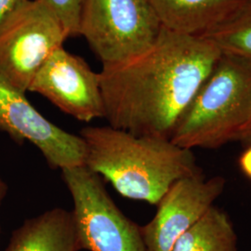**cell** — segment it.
<instances>
[{
    "instance_id": "cell-5",
    "label": "cell",
    "mask_w": 251,
    "mask_h": 251,
    "mask_svg": "<svg viewBox=\"0 0 251 251\" xmlns=\"http://www.w3.org/2000/svg\"><path fill=\"white\" fill-rule=\"evenodd\" d=\"M74 202L81 249L89 251H147L142 228L108 194L102 179L86 166L62 170Z\"/></svg>"
},
{
    "instance_id": "cell-13",
    "label": "cell",
    "mask_w": 251,
    "mask_h": 251,
    "mask_svg": "<svg viewBox=\"0 0 251 251\" xmlns=\"http://www.w3.org/2000/svg\"><path fill=\"white\" fill-rule=\"evenodd\" d=\"M202 36L222 54L251 61V0H247L229 18Z\"/></svg>"
},
{
    "instance_id": "cell-18",
    "label": "cell",
    "mask_w": 251,
    "mask_h": 251,
    "mask_svg": "<svg viewBox=\"0 0 251 251\" xmlns=\"http://www.w3.org/2000/svg\"><path fill=\"white\" fill-rule=\"evenodd\" d=\"M7 194H8V185L6 181L0 176V207L7 197ZM0 235H1V225H0Z\"/></svg>"
},
{
    "instance_id": "cell-8",
    "label": "cell",
    "mask_w": 251,
    "mask_h": 251,
    "mask_svg": "<svg viewBox=\"0 0 251 251\" xmlns=\"http://www.w3.org/2000/svg\"><path fill=\"white\" fill-rule=\"evenodd\" d=\"M28 91L38 93L81 122L105 116L99 73L81 57L56 49L37 71Z\"/></svg>"
},
{
    "instance_id": "cell-17",
    "label": "cell",
    "mask_w": 251,
    "mask_h": 251,
    "mask_svg": "<svg viewBox=\"0 0 251 251\" xmlns=\"http://www.w3.org/2000/svg\"><path fill=\"white\" fill-rule=\"evenodd\" d=\"M238 166L243 174L251 180V145L245 147L238 158Z\"/></svg>"
},
{
    "instance_id": "cell-2",
    "label": "cell",
    "mask_w": 251,
    "mask_h": 251,
    "mask_svg": "<svg viewBox=\"0 0 251 251\" xmlns=\"http://www.w3.org/2000/svg\"><path fill=\"white\" fill-rule=\"evenodd\" d=\"M85 165L124 198L157 205L182 178L202 174L192 150L170 139L137 136L111 126H85Z\"/></svg>"
},
{
    "instance_id": "cell-10",
    "label": "cell",
    "mask_w": 251,
    "mask_h": 251,
    "mask_svg": "<svg viewBox=\"0 0 251 251\" xmlns=\"http://www.w3.org/2000/svg\"><path fill=\"white\" fill-rule=\"evenodd\" d=\"M72 210L54 207L25 220L5 251H80Z\"/></svg>"
},
{
    "instance_id": "cell-1",
    "label": "cell",
    "mask_w": 251,
    "mask_h": 251,
    "mask_svg": "<svg viewBox=\"0 0 251 251\" xmlns=\"http://www.w3.org/2000/svg\"><path fill=\"white\" fill-rule=\"evenodd\" d=\"M222 52L206 36L162 27L153 45L99 73L108 124L137 136L171 140L179 118Z\"/></svg>"
},
{
    "instance_id": "cell-12",
    "label": "cell",
    "mask_w": 251,
    "mask_h": 251,
    "mask_svg": "<svg viewBox=\"0 0 251 251\" xmlns=\"http://www.w3.org/2000/svg\"><path fill=\"white\" fill-rule=\"evenodd\" d=\"M171 251H238V238L230 216L211 206L179 237Z\"/></svg>"
},
{
    "instance_id": "cell-9",
    "label": "cell",
    "mask_w": 251,
    "mask_h": 251,
    "mask_svg": "<svg viewBox=\"0 0 251 251\" xmlns=\"http://www.w3.org/2000/svg\"><path fill=\"white\" fill-rule=\"evenodd\" d=\"M223 176L203 173L176 181L158 202L152 220L141 226L147 251H171L179 237L214 206L224 193Z\"/></svg>"
},
{
    "instance_id": "cell-14",
    "label": "cell",
    "mask_w": 251,
    "mask_h": 251,
    "mask_svg": "<svg viewBox=\"0 0 251 251\" xmlns=\"http://www.w3.org/2000/svg\"><path fill=\"white\" fill-rule=\"evenodd\" d=\"M60 19L70 36H79V22L83 0H41Z\"/></svg>"
},
{
    "instance_id": "cell-6",
    "label": "cell",
    "mask_w": 251,
    "mask_h": 251,
    "mask_svg": "<svg viewBox=\"0 0 251 251\" xmlns=\"http://www.w3.org/2000/svg\"><path fill=\"white\" fill-rule=\"evenodd\" d=\"M68 35L41 0H28L0 25V77L26 93L36 73Z\"/></svg>"
},
{
    "instance_id": "cell-16",
    "label": "cell",
    "mask_w": 251,
    "mask_h": 251,
    "mask_svg": "<svg viewBox=\"0 0 251 251\" xmlns=\"http://www.w3.org/2000/svg\"><path fill=\"white\" fill-rule=\"evenodd\" d=\"M28 0H0V25Z\"/></svg>"
},
{
    "instance_id": "cell-15",
    "label": "cell",
    "mask_w": 251,
    "mask_h": 251,
    "mask_svg": "<svg viewBox=\"0 0 251 251\" xmlns=\"http://www.w3.org/2000/svg\"><path fill=\"white\" fill-rule=\"evenodd\" d=\"M235 142H239L245 147L251 145V104L246 120L238 131Z\"/></svg>"
},
{
    "instance_id": "cell-11",
    "label": "cell",
    "mask_w": 251,
    "mask_h": 251,
    "mask_svg": "<svg viewBox=\"0 0 251 251\" xmlns=\"http://www.w3.org/2000/svg\"><path fill=\"white\" fill-rule=\"evenodd\" d=\"M162 26L171 31L204 35L229 18L247 0H146Z\"/></svg>"
},
{
    "instance_id": "cell-4",
    "label": "cell",
    "mask_w": 251,
    "mask_h": 251,
    "mask_svg": "<svg viewBox=\"0 0 251 251\" xmlns=\"http://www.w3.org/2000/svg\"><path fill=\"white\" fill-rule=\"evenodd\" d=\"M161 23L146 0H83L79 36L104 65L144 53L156 41Z\"/></svg>"
},
{
    "instance_id": "cell-3",
    "label": "cell",
    "mask_w": 251,
    "mask_h": 251,
    "mask_svg": "<svg viewBox=\"0 0 251 251\" xmlns=\"http://www.w3.org/2000/svg\"><path fill=\"white\" fill-rule=\"evenodd\" d=\"M251 104V61L222 55L179 118L171 141L194 150L235 142Z\"/></svg>"
},
{
    "instance_id": "cell-7",
    "label": "cell",
    "mask_w": 251,
    "mask_h": 251,
    "mask_svg": "<svg viewBox=\"0 0 251 251\" xmlns=\"http://www.w3.org/2000/svg\"><path fill=\"white\" fill-rule=\"evenodd\" d=\"M0 130L18 144H34L51 169L85 165L86 147L79 135L65 131L38 112L25 92L0 77Z\"/></svg>"
}]
</instances>
